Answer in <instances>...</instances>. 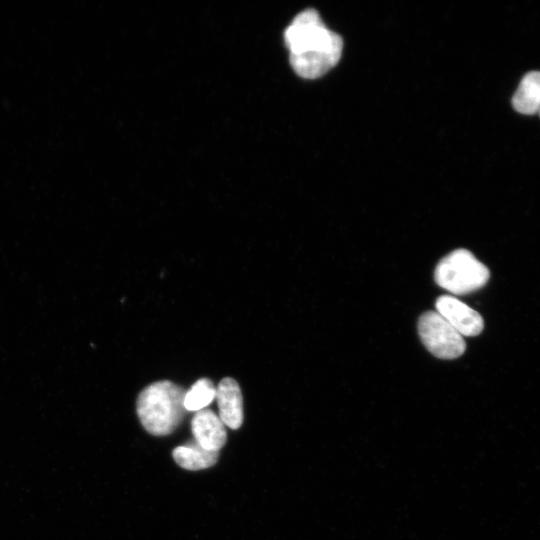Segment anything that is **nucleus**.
<instances>
[{
	"label": "nucleus",
	"mask_w": 540,
	"mask_h": 540,
	"mask_svg": "<svg viewBox=\"0 0 540 540\" xmlns=\"http://www.w3.org/2000/svg\"><path fill=\"white\" fill-rule=\"evenodd\" d=\"M284 40L293 70L306 79L323 76L342 55V38L326 27L314 9L295 16L284 32Z\"/></svg>",
	"instance_id": "obj_1"
},
{
	"label": "nucleus",
	"mask_w": 540,
	"mask_h": 540,
	"mask_svg": "<svg viewBox=\"0 0 540 540\" xmlns=\"http://www.w3.org/2000/svg\"><path fill=\"white\" fill-rule=\"evenodd\" d=\"M185 393L182 387L168 380L145 387L137 397L136 411L146 431L155 436L171 434L187 412Z\"/></svg>",
	"instance_id": "obj_2"
},
{
	"label": "nucleus",
	"mask_w": 540,
	"mask_h": 540,
	"mask_svg": "<svg viewBox=\"0 0 540 540\" xmlns=\"http://www.w3.org/2000/svg\"><path fill=\"white\" fill-rule=\"evenodd\" d=\"M489 277V269L466 249H457L446 255L434 272L436 283L456 295L482 288Z\"/></svg>",
	"instance_id": "obj_3"
},
{
	"label": "nucleus",
	"mask_w": 540,
	"mask_h": 540,
	"mask_svg": "<svg viewBox=\"0 0 540 540\" xmlns=\"http://www.w3.org/2000/svg\"><path fill=\"white\" fill-rule=\"evenodd\" d=\"M418 332L428 351L438 358H457L466 349L463 336L436 311L421 315Z\"/></svg>",
	"instance_id": "obj_4"
},
{
	"label": "nucleus",
	"mask_w": 540,
	"mask_h": 540,
	"mask_svg": "<svg viewBox=\"0 0 540 540\" xmlns=\"http://www.w3.org/2000/svg\"><path fill=\"white\" fill-rule=\"evenodd\" d=\"M438 312L462 336H476L484 327L482 316L454 296L443 295L436 301Z\"/></svg>",
	"instance_id": "obj_5"
},
{
	"label": "nucleus",
	"mask_w": 540,
	"mask_h": 540,
	"mask_svg": "<svg viewBox=\"0 0 540 540\" xmlns=\"http://www.w3.org/2000/svg\"><path fill=\"white\" fill-rule=\"evenodd\" d=\"M194 440L204 449L219 451L226 443L227 433L224 423L212 410L197 411L191 420Z\"/></svg>",
	"instance_id": "obj_6"
},
{
	"label": "nucleus",
	"mask_w": 540,
	"mask_h": 540,
	"mask_svg": "<svg viewBox=\"0 0 540 540\" xmlns=\"http://www.w3.org/2000/svg\"><path fill=\"white\" fill-rule=\"evenodd\" d=\"M215 398L224 425L238 429L243 423V397L237 381L231 377L223 378L216 387Z\"/></svg>",
	"instance_id": "obj_7"
},
{
	"label": "nucleus",
	"mask_w": 540,
	"mask_h": 540,
	"mask_svg": "<svg viewBox=\"0 0 540 540\" xmlns=\"http://www.w3.org/2000/svg\"><path fill=\"white\" fill-rule=\"evenodd\" d=\"M173 459L182 468L191 471L206 469L218 461L219 451L202 448L195 440L176 447L172 452Z\"/></svg>",
	"instance_id": "obj_8"
},
{
	"label": "nucleus",
	"mask_w": 540,
	"mask_h": 540,
	"mask_svg": "<svg viewBox=\"0 0 540 540\" xmlns=\"http://www.w3.org/2000/svg\"><path fill=\"white\" fill-rule=\"evenodd\" d=\"M512 105L517 112L526 115L540 111V71H531L522 78Z\"/></svg>",
	"instance_id": "obj_9"
},
{
	"label": "nucleus",
	"mask_w": 540,
	"mask_h": 540,
	"mask_svg": "<svg viewBox=\"0 0 540 540\" xmlns=\"http://www.w3.org/2000/svg\"><path fill=\"white\" fill-rule=\"evenodd\" d=\"M216 396V388L208 378L197 380L184 396V408L186 411H200L207 407Z\"/></svg>",
	"instance_id": "obj_10"
},
{
	"label": "nucleus",
	"mask_w": 540,
	"mask_h": 540,
	"mask_svg": "<svg viewBox=\"0 0 540 540\" xmlns=\"http://www.w3.org/2000/svg\"><path fill=\"white\" fill-rule=\"evenodd\" d=\"M539 114H540V111H539Z\"/></svg>",
	"instance_id": "obj_11"
}]
</instances>
